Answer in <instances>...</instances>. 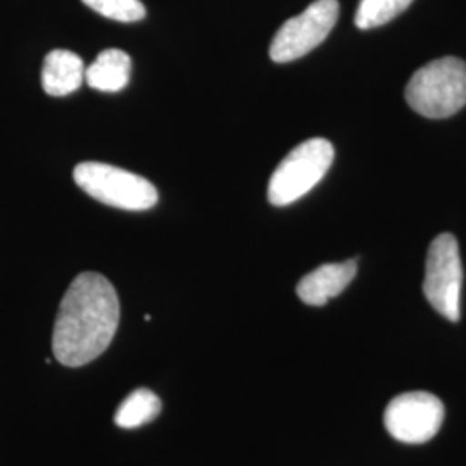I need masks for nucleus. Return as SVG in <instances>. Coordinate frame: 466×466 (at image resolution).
Listing matches in <instances>:
<instances>
[{"label":"nucleus","mask_w":466,"mask_h":466,"mask_svg":"<svg viewBox=\"0 0 466 466\" xmlns=\"http://www.w3.org/2000/svg\"><path fill=\"white\" fill-rule=\"evenodd\" d=\"M406 102L421 116L442 119L466 106V63L442 57L420 67L406 85Z\"/></svg>","instance_id":"f03ea898"},{"label":"nucleus","mask_w":466,"mask_h":466,"mask_svg":"<svg viewBox=\"0 0 466 466\" xmlns=\"http://www.w3.org/2000/svg\"><path fill=\"white\" fill-rule=\"evenodd\" d=\"M337 19V0H315L299 16L283 23L269 46V57L275 63H290L309 54L330 35Z\"/></svg>","instance_id":"423d86ee"},{"label":"nucleus","mask_w":466,"mask_h":466,"mask_svg":"<svg viewBox=\"0 0 466 466\" xmlns=\"http://www.w3.org/2000/svg\"><path fill=\"white\" fill-rule=\"evenodd\" d=\"M132 75V59L127 52L119 49H106L97 59L85 69V80L88 86L100 92L123 90Z\"/></svg>","instance_id":"9d476101"},{"label":"nucleus","mask_w":466,"mask_h":466,"mask_svg":"<svg viewBox=\"0 0 466 466\" xmlns=\"http://www.w3.org/2000/svg\"><path fill=\"white\" fill-rule=\"evenodd\" d=\"M75 184L85 194L127 211H146L157 204L156 187L132 171L104 163H82L73 171Z\"/></svg>","instance_id":"20e7f679"},{"label":"nucleus","mask_w":466,"mask_h":466,"mask_svg":"<svg viewBox=\"0 0 466 466\" xmlns=\"http://www.w3.org/2000/svg\"><path fill=\"white\" fill-rule=\"evenodd\" d=\"M161 413V400L149 389H137L117 406L115 423L121 429H138Z\"/></svg>","instance_id":"9b49d317"},{"label":"nucleus","mask_w":466,"mask_h":466,"mask_svg":"<svg viewBox=\"0 0 466 466\" xmlns=\"http://www.w3.org/2000/svg\"><path fill=\"white\" fill-rule=\"evenodd\" d=\"M86 7L99 13L100 16L115 19L119 23H135L144 19L147 11L140 0H82Z\"/></svg>","instance_id":"ddd939ff"},{"label":"nucleus","mask_w":466,"mask_h":466,"mask_svg":"<svg viewBox=\"0 0 466 466\" xmlns=\"http://www.w3.org/2000/svg\"><path fill=\"white\" fill-rule=\"evenodd\" d=\"M335 150L325 138H311L290 150L268 184V200L273 206H289L317 187L333 163Z\"/></svg>","instance_id":"7ed1b4c3"},{"label":"nucleus","mask_w":466,"mask_h":466,"mask_svg":"<svg viewBox=\"0 0 466 466\" xmlns=\"http://www.w3.org/2000/svg\"><path fill=\"white\" fill-rule=\"evenodd\" d=\"M84 80V61L75 52L56 49L46 56L42 67V86L47 96H69L82 86Z\"/></svg>","instance_id":"1a4fd4ad"},{"label":"nucleus","mask_w":466,"mask_h":466,"mask_svg":"<svg viewBox=\"0 0 466 466\" xmlns=\"http://www.w3.org/2000/svg\"><path fill=\"white\" fill-rule=\"evenodd\" d=\"M461 285L463 267L458 240L451 233H442L429 248L423 294L433 309L452 323L461 317Z\"/></svg>","instance_id":"39448f33"},{"label":"nucleus","mask_w":466,"mask_h":466,"mask_svg":"<svg viewBox=\"0 0 466 466\" xmlns=\"http://www.w3.org/2000/svg\"><path fill=\"white\" fill-rule=\"evenodd\" d=\"M413 0H360L354 23L360 30H373L404 13Z\"/></svg>","instance_id":"f8f14e48"},{"label":"nucleus","mask_w":466,"mask_h":466,"mask_svg":"<svg viewBox=\"0 0 466 466\" xmlns=\"http://www.w3.org/2000/svg\"><path fill=\"white\" fill-rule=\"evenodd\" d=\"M358 273L356 259L330 263L313 269L298 283V296L304 304L323 306L346 290Z\"/></svg>","instance_id":"6e6552de"},{"label":"nucleus","mask_w":466,"mask_h":466,"mask_svg":"<svg viewBox=\"0 0 466 466\" xmlns=\"http://www.w3.org/2000/svg\"><path fill=\"white\" fill-rule=\"evenodd\" d=\"M444 404L431 392H406L389 402L383 425L394 439L406 444L429 442L441 431Z\"/></svg>","instance_id":"0eeeda50"},{"label":"nucleus","mask_w":466,"mask_h":466,"mask_svg":"<svg viewBox=\"0 0 466 466\" xmlns=\"http://www.w3.org/2000/svg\"><path fill=\"white\" fill-rule=\"evenodd\" d=\"M119 323V299L113 283L96 271L78 275L59 304L52 333L56 360L84 367L109 348Z\"/></svg>","instance_id":"f257e3e1"}]
</instances>
